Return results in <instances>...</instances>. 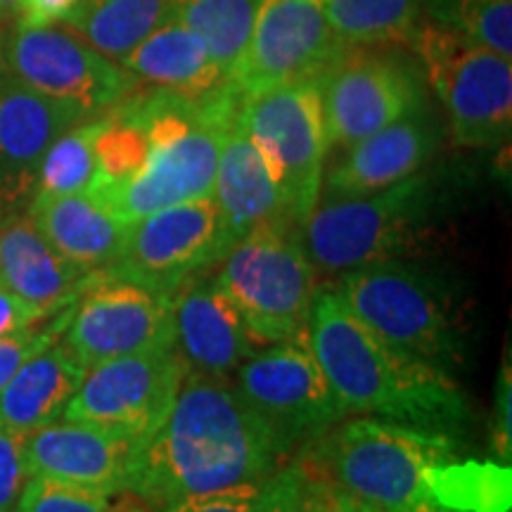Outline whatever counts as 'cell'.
<instances>
[{
	"instance_id": "obj_1",
	"label": "cell",
	"mask_w": 512,
	"mask_h": 512,
	"mask_svg": "<svg viewBox=\"0 0 512 512\" xmlns=\"http://www.w3.org/2000/svg\"><path fill=\"white\" fill-rule=\"evenodd\" d=\"M290 456L230 377L188 370L169 413L140 441L128 491L162 512L185 498L264 482Z\"/></svg>"
},
{
	"instance_id": "obj_2",
	"label": "cell",
	"mask_w": 512,
	"mask_h": 512,
	"mask_svg": "<svg viewBox=\"0 0 512 512\" xmlns=\"http://www.w3.org/2000/svg\"><path fill=\"white\" fill-rule=\"evenodd\" d=\"M304 339L347 418L366 415L434 432L463 425L465 396L444 368L387 347L335 290L316 294Z\"/></svg>"
},
{
	"instance_id": "obj_3",
	"label": "cell",
	"mask_w": 512,
	"mask_h": 512,
	"mask_svg": "<svg viewBox=\"0 0 512 512\" xmlns=\"http://www.w3.org/2000/svg\"><path fill=\"white\" fill-rule=\"evenodd\" d=\"M147 131V157L140 171L107 192H93L126 223L174 207V204L211 197L223 136L238 117L242 95L233 86L204 95H185L138 88L126 98Z\"/></svg>"
},
{
	"instance_id": "obj_4",
	"label": "cell",
	"mask_w": 512,
	"mask_h": 512,
	"mask_svg": "<svg viewBox=\"0 0 512 512\" xmlns=\"http://www.w3.org/2000/svg\"><path fill=\"white\" fill-rule=\"evenodd\" d=\"M453 456L446 432L356 415L339 420L299 453L309 477L387 512H441L432 477Z\"/></svg>"
},
{
	"instance_id": "obj_5",
	"label": "cell",
	"mask_w": 512,
	"mask_h": 512,
	"mask_svg": "<svg viewBox=\"0 0 512 512\" xmlns=\"http://www.w3.org/2000/svg\"><path fill=\"white\" fill-rule=\"evenodd\" d=\"M216 285L230 299L256 347L304 335L316 271L290 223L261 226L216 261Z\"/></svg>"
},
{
	"instance_id": "obj_6",
	"label": "cell",
	"mask_w": 512,
	"mask_h": 512,
	"mask_svg": "<svg viewBox=\"0 0 512 512\" xmlns=\"http://www.w3.org/2000/svg\"><path fill=\"white\" fill-rule=\"evenodd\" d=\"M427 195V178L418 174L368 195H320L294 235L313 271L344 275L375 261L396 259L408 249L427 209Z\"/></svg>"
},
{
	"instance_id": "obj_7",
	"label": "cell",
	"mask_w": 512,
	"mask_h": 512,
	"mask_svg": "<svg viewBox=\"0 0 512 512\" xmlns=\"http://www.w3.org/2000/svg\"><path fill=\"white\" fill-rule=\"evenodd\" d=\"M377 339L403 356L439 366L458 351V330L446 294L399 259L375 261L339 278L335 290Z\"/></svg>"
},
{
	"instance_id": "obj_8",
	"label": "cell",
	"mask_w": 512,
	"mask_h": 512,
	"mask_svg": "<svg viewBox=\"0 0 512 512\" xmlns=\"http://www.w3.org/2000/svg\"><path fill=\"white\" fill-rule=\"evenodd\" d=\"M411 43L444 105L453 143L503 145L512 131V60L434 22L415 27Z\"/></svg>"
},
{
	"instance_id": "obj_9",
	"label": "cell",
	"mask_w": 512,
	"mask_h": 512,
	"mask_svg": "<svg viewBox=\"0 0 512 512\" xmlns=\"http://www.w3.org/2000/svg\"><path fill=\"white\" fill-rule=\"evenodd\" d=\"M240 124L271 171L287 221L302 226L318 204L328 157L318 81H299L242 98Z\"/></svg>"
},
{
	"instance_id": "obj_10",
	"label": "cell",
	"mask_w": 512,
	"mask_h": 512,
	"mask_svg": "<svg viewBox=\"0 0 512 512\" xmlns=\"http://www.w3.org/2000/svg\"><path fill=\"white\" fill-rule=\"evenodd\" d=\"M347 50L320 0H261L228 83L252 98L287 83L318 81Z\"/></svg>"
},
{
	"instance_id": "obj_11",
	"label": "cell",
	"mask_w": 512,
	"mask_h": 512,
	"mask_svg": "<svg viewBox=\"0 0 512 512\" xmlns=\"http://www.w3.org/2000/svg\"><path fill=\"white\" fill-rule=\"evenodd\" d=\"M62 337L86 370L121 356L174 347L171 297L119 275L93 271L69 306Z\"/></svg>"
},
{
	"instance_id": "obj_12",
	"label": "cell",
	"mask_w": 512,
	"mask_h": 512,
	"mask_svg": "<svg viewBox=\"0 0 512 512\" xmlns=\"http://www.w3.org/2000/svg\"><path fill=\"white\" fill-rule=\"evenodd\" d=\"M233 375L238 394L290 453L347 418L304 335L256 349Z\"/></svg>"
},
{
	"instance_id": "obj_13",
	"label": "cell",
	"mask_w": 512,
	"mask_h": 512,
	"mask_svg": "<svg viewBox=\"0 0 512 512\" xmlns=\"http://www.w3.org/2000/svg\"><path fill=\"white\" fill-rule=\"evenodd\" d=\"M5 72L31 91L79 107L88 117L110 112L140 83L72 31L17 27L0 43Z\"/></svg>"
},
{
	"instance_id": "obj_14",
	"label": "cell",
	"mask_w": 512,
	"mask_h": 512,
	"mask_svg": "<svg viewBox=\"0 0 512 512\" xmlns=\"http://www.w3.org/2000/svg\"><path fill=\"white\" fill-rule=\"evenodd\" d=\"M223 256L221 216L211 197L174 204L128 223L119 259L102 271L174 294L190 275Z\"/></svg>"
},
{
	"instance_id": "obj_15",
	"label": "cell",
	"mask_w": 512,
	"mask_h": 512,
	"mask_svg": "<svg viewBox=\"0 0 512 512\" xmlns=\"http://www.w3.org/2000/svg\"><path fill=\"white\" fill-rule=\"evenodd\" d=\"M188 366L176 347L121 356L86 370L64 420L124 430L143 441L169 413Z\"/></svg>"
},
{
	"instance_id": "obj_16",
	"label": "cell",
	"mask_w": 512,
	"mask_h": 512,
	"mask_svg": "<svg viewBox=\"0 0 512 512\" xmlns=\"http://www.w3.org/2000/svg\"><path fill=\"white\" fill-rule=\"evenodd\" d=\"M318 95L328 147L339 150L425 107L406 64L358 48H349L320 76Z\"/></svg>"
},
{
	"instance_id": "obj_17",
	"label": "cell",
	"mask_w": 512,
	"mask_h": 512,
	"mask_svg": "<svg viewBox=\"0 0 512 512\" xmlns=\"http://www.w3.org/2000/svg\"><path fill=\"white\" fill-rule=\"evenodd\" d=\"M138 446L124 430L60 418L24 434V467L29 477L121 494L131 486Z\"/></svg>"
},
{
	"instance_id": "obj_18",
	"label": "cell",
	"mask_w": 512,
	"mask_h": 512,
	"mask_svg": "<svg viewBox=\"0 0 512 512\" xmlns=\"http://www.w3.org/2000/svg\"><path fill=\"white\" fill-rule=\"evenodd\" d=\"M83 119L79 107L31 91L8 72L0 76V214L29 207L48 147Z\"/></svg>"
},
{
	"instance_id": "obj_19",
	"label": "cell",
	"mask_w": 512,
	"mask_h": 512,
	"mask_svg": "<svg viewBox=\"0 0 512 512\" xmlns=\"http://www.w3.org/2000/svg\"><path fill=\"white\" fill-rule=\"evenodd\" d=\"M211 271L204 268L190 275L171 294L174 347L188 370L233 377L259 347Z\"/></svg>"
},
{
	"instance_id": "obj_20",
	"label": "cell",
	"mask_w": 512,
	"mask_h": 512,
	"mask_svg": "<svg viewBox=\"0 0 512 512\" xmlns=\"http://www.w3.org/2000/svg\"><path fill=\"white\" fill-rule=\"evenodd\" d=\"M437 131L427 119L425 107L373 136L349 145L339 162L323 176L320 195H368L406 181L418 174L437 150Z\"/></svg>"
},
{
	"instance_id": "obj_21",
	"label": "cell",
	"mask_w": 512,
	"mask_h": 512,
	"mask_svg": "<svg viewBox=\"0 0 512 512\" xmlns=\"http://www.w3.org/2000/svg\"><path fill=\"white\" fill-rule=\"evenodd\" d=\"M211 200L221 216L223 254L256 228L290 223L264 157L240 124V112L223 136Z\"/></svg>"
},
{
	"instance_id": "obj_22",
	"label": "cell",
	"mask_w": 512,
	"mask_h": 512,
	"mask_svg": "<svg viewBox=\"0 0 512 512\" xmlns=\"http://www.w3.org/2000/svg\"><path fill=\"white\" fill-rule=\"evenodd\" d=\"M93 271L72 264L43 238L27 214L0 223V285L53 318L76 302Z\"/></svg>"
},
{
	"instance_id": "obj_23",
	"label": "cell",
	"mask_w": 512,
	"mask_h": 512,
	"mask_svg": "<svg viewBox=\"0 0 512 512\" xmlns=\"http://www.w3.org/2000/svg\"><path fill=\"white\" fill-rule=\"evenodd\" d=\"M121 67L143 86L185 98H204L228 86L207 41L174 8L124 57Z\"/></svg>"
},
{
	"instance_id": "obj_24",
	"label": "cell",
	"mask_w": 512,
	"mask_h": 512,
	"mask_svg": "<svg viewBox=\"0 0 512 512\" xmlns=\"http://www.w3.org/2000/svg\"><path fill=\"white\" fill-rule=\"evenodd\" d=\"M27 216L64 259L86 271L112 266L124 249L128 223L88 190L34 195Z\"/></svg>"
},
{
	"instance_id": "obj_25",
	"label": "cell",
	"mask_w": 512,
	"mask_h": 512,
	"mask_svg": "<svg viewBox=\"0 0 512 512\" xmlns=\"http://www.w3.org/2000/svg\"><path fill=\"white\" fill-rule=\"evenodd\" d=\"M86 368L62 342L48 344L12 375L0 392V427L29 434L60 420Z\"/></svg>"
},
{
	"instance_id": "obj_26",
	"label": "cell",
	"mask_w": 512,
	"mask_h": 512,
	"mask_svg": "<svg viewBox=\"0 0 512 512\" xmlns=\"http://www.w3.org/2000/svg\"><path fill=\"white\" fill-rule=\"evenodd\" d=\"M169 10L171 0H81L62 27L121 64Z\"/></svg>"
},
{
	"instance_id": "obj_27",
	"label": "cell",
	"mask_w": 512,
	"mask_h": 512,
	"mask_svg": "<svg viewBox=\"0 0 512 512\" xmlns=\"http://www.w3.org/2000/svg\"><path fill=\"white\" fill-rule=\"evenodd\" d=\"M330 27L349 48L408 43L415 34V0H320Z\"/></svg>"
},
{
	"instance_id": "obj_28",
	"label": "cell",
	"mask_w": 512,
	"mask_h": 512,
	"mask_svg": "<svg viewBox=\"0 0 512 512\" xmlns=\"http://www.w3.org/2000/svg\"><path fill=\"white\" fill-rule=\"evenodd\" d=\"M105 114L88 117L62 133L43 157L34 195H74L91 190L98 176V136Z\"/></svg>"
},
{
	"instance_id": "obj_29",
	"label": "cell",
	"mask_w": 512,
	"mask_h": 512,
	"mask_svg": "<svg viewBox=\"0 0 512 512\" xmlns=\"http://www.w3.org/2000/svg\"><path fill=\"white\" fill-rule=\"evenodd\" d=\"M259 3L261 0H171V8L207 41L211 55L228 76L245 46Z\"/></svg>"
},
{
	"instance_id": "obj_30",
	"label": "cell",
	"mask_w": 512,
	"mask_h": 512,
	"mask_svg": "<svg viewBox=\"0 0 512 512\" xmlns=\"http://www.w3.org/2000/svg\"><path fill=\"white\" fill-rule=\"evenodd\" d=\"M439 27L512 60V0H437Z\"/></svg>"
},
{
	"instance_id": "obj_31",
	"label": "cell",
	"mask_w": 512,
	"mask_h": 512,
	"mask_svg": "<svg viewBox=\"0 0 512 512\" xmlns=\"http://www.w3.org/2000/svg\"><path fill=\"white\" fill-rule=\"evenodd\" d=\"M302 477V465L299 460H292L264 482L219 491V494L185 498L162 512H287Z\"/></svg>"
},
{
	"instance_id": "obj_32",
	"label": "cell",
	"mask_w": 512,
	"mask_h": 512,
	"mask_svg": "<svg viewBox=\"0 0 512 512\" xmlns=\"http://www.w3.org/2000/svg\"><path fill=\"white\" fill-rule=\"evenodd\" d=\"M15 512H155L131 491L100 494L41 477H29L17 498Z\"/></svg>"
},
{
	"instance_id": "obj_33",
	"label": "cell",
	"mask_w": 512,
	"mask_h": 512,
	"mask_svg": "<svg viewBox=\"0 0 512 512\" xmlns=\"http://www.w3.org/2000/svg\"><path fill=\"white\" fill-rule=\"evenodd\" d=\"M67 316L69 306L57 313L55 318H50L48 325L34 323L0 337V392H3L5 384L12 380V375H15L31 356L38 354L41 349H46L48 344H53L57 337H62L64 325H67Z\"/></svg>"
},
{
	"instance_id": "obj_34",
	"label": "cell",
	"mask_w": 512,
	"mask_h": 512,
	"mask_svg": "<svg viewBox=\"0 0 512 512\" xmlns=\"http://www.w3.org/2000/svg\"><path fill=\"white\" fill-rule=\"evenodd\" d=\"M24 437L0 427V512H15L17 498L27 484Z\"/></svg>"
},
{
	"instance_id": "obj_35",
	"label": "cell",
	"mask_w": 512,
	"mask_h": 512,
	"mask_svg": "<svg viewBox=\"0 0 512 512\" xmlns=\"http://www.w3.org/2000/svg\"><path fill=\"white\" fill-rule=\"evenodd\" d=\"M81 0H19L17 3V27L38 29L55 27L79 8Z\"/></svg>"
},
{
	"instance_id": "obj_36",
	"label": "cell",
	"mask_w": 512,
	"mask_h": 512,
	"mask_svg": "<svg viewBox=\"0 0 512 512\" xmlns=\"http://www.w3.org/2000/svg\"><path fill=\"white\" fill-rule=\"evenodd\" d=\"M512 380H510V358H505V366L501 368V380H498L496 392V430L494 444L498 458L508 465L512 451Z\"/></svg>"
},
{
	"instance_id": "obj_37",
	"label": "cell",
	"mask_w": 512,
	"mask_h": 512,
	"mask_svg": "<svg viewBox=\"0 0 512 512\" xmlns=\"http://www.w3.org/2000/svg\"><path fill=\"white\" fill-rule=\"evenodd\" d=\"M43 320L48 318L41 311H36L34 306L22 302V299L0 285V337L10 335V332L19 328H27V325L43 323Z\"/></svg>"
},
{
	"instance_id": "obj_38",
	"label": "cell",
	"mask_w": 512,
	"mask_h": 512,
	"mask_svg": "<svg viewBox=\"0 0 512 512\" xmlns=\"http://www.w3.org/2000/svg\"><path fill=\"white\" fill-rule=\"evenodd\" d=\"M313 484V494H316V503H318V512H387L382 508H375L361 498H354L347 491L337 489L328 482H320V479L311 477Z\"/></svg>"
},
{
	"instance_id": "obj_39",
	"label": "cell",
	"mask_w": 512,
	"mask_h": 512,
	"mask_svg": "<svg viewBox=\"0 0 512 512\" xmlns=\"http://www.w3.org/2000/svg\"><path fill=\"white\" fill-rule=\"evenodd\" d=\"M304 470V467H302ZM287 512H318V503H316V494H313V484H311V477L306 475L302 477V482H299V489L297 494H294L292 503H290V510Z\"/></svg>"
},
{
	"instance_id": "obj_40",
	"label": "cell",
	"mask_w": 512,
	"mask_h": 512,
	"mask_svg": "<svg viewBox=\"0 0 512 512\" xmlns=\"http://www.w3.org/2000/svg\"><path fill=\"white\" fill-rule=\"evenodd\" d=\"M17 3L19 0H0V22L10 15H17Z\"/></svg>"
},
{
	"instance_id": "obj_41",
	"label": "cell",
	"mask_w": 512,
	"mask_h": 512,
	"mask_svg": "<svg viewBox=\"0 0 512 512\" xmlns=\"http://www.w3.org/2000/svg\"><path fill=\"white\" fill-rule=\"evenodd\" d=\"M5 74V64H3V50H0V76Z\"/></svg>"
},
{
	"instance_id": "obj_42",
	"label": "cell",
	"mask_w": 512,
	"mask_h": 512,
	"mask_svg": "<svg viewBox=\"0 0 512 512\" xmlns=\"http://www.w3.org/2000/svg\"><path fill=\"white\" fill-rule=\"evenodd\" d=\"M0 223H3V214H0Z\"/></svg>"
}]
</instances>
